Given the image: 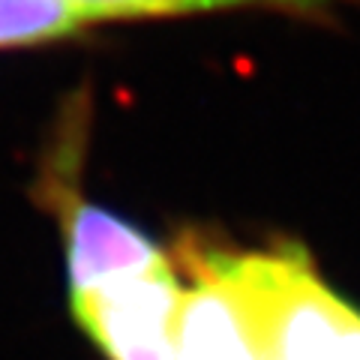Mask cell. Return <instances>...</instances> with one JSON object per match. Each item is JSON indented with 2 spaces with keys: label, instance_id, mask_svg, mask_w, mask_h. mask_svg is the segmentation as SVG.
Masks as SVG:
<instances>
[{
  "label": "cell",
  "instance_id": "obj_2",
  "mask_svg": "<svg viewBox=\"0 0 360 360\" xmlns=\"http://www.w3.org/2000/svg\"><path fill=\"white\" fill-rule=\"evenodd\" d=\"M184 288L174 360H270L258 307L246 288L234 250L180 243Z\"/></svg>",
  "mask_w": 360,
  "mask_h": 360
},
{
  "label": "cell",
  "instance_id": "obj_3",
  "mask_svg": "<svg viewBox=\"0 0 360 360\" xmlns=\"http://www.w3.org/2000/svg\"><path fill=\"white\" fill-rule=\"evenodd\" d=\"M184 285L172 264L70 295L72 319L105 360H174Z\"/></svg>",
  "mask_w": 360,
  "mask_h": 360
},
{
  "label": "cell",
  "instance_id": "obj_1",
  "mask_svg": "<svg viewBox=\"0 0 360 360\" xmlns=\"http://www.w3.org/2000/svg\"><path fill=\"white\" fill-rule=\"evenodd\" d=\"M258 307L270 360H360V309L342 300L297 243L234 252Z\"/></svg>",
  "mask_w": 360,
  "mask_h": 360
},
{
  "label": "cell",
  "instance_id": "obj_4",
  "mask_svg": "<svg viewBox=\"0 0 360 360\" xmlns=\"http://www.w3.org/2000/svg\"><path fill=\"white\" fill-rule=\"evenodd\" d=\"M51 201L60 213L66 238L70 295H84L99 285L172 264L148 234H141L117 213L90 205L66 186H51Z\"/></svg>",
  "mask_w": 360,
  "mask_h": 360
},
{
  "label": "cell",
  "instance_id": "obj_5",
  "mask_svg": "<svg viewBox=\"0 0 360 360\" xmlns=\"http://www.w3.org/2000/svg\"><path fill=\"white\" fill-rule=\"evenodd\" d=\"M72 4L94 25L111 18H153L210 13V9H276L303 18H333L340 6H352L360 0H72Z\"/></svg>",
  "mask_w": 360,
  "mask_h": 360
},
{
  "label": "cell",
  "instance_id": "obj_6",
  "mask_svg": "<svg viewBox=\"0 0 360 360\" xmlns=\"http://www.w3.org/2000/svg\"><path fill=\"white\" fill-rule=\"evenodd\" d=\"M90 25L72 0H0V49L63 39Z\"/></svg>",
  "mask_w": 360,
  "mask_h": 360
}]
</instances>
